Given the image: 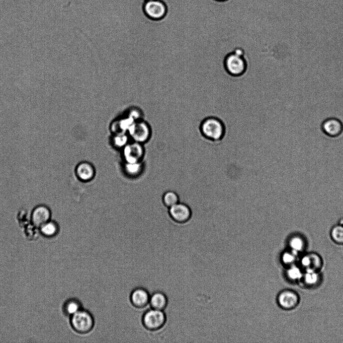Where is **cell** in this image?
I'll return each mask as SVG.
<instances>
[{
  "instance_id": "20",
  "label": "cell",
  "mask_w": 343,
  "mask_h": 343,
  "mask_svg": "<svg viewBox=\"0 0 343 343\" xmlns=\"http://www.w3.org/2000/svg\"><path fill=\"white\" fill-rule=\"evenodd\" d=\"M302 279L305 284L309 287H313L319 283L320 275L317 271L307 270L304 274Z\"/></svg>"
},
{
  "instance_id": "24",
  "label": "cell",
  "mask_w": 343,
  "mask_h": 343,
  "mask_svg": "<svg viewBox=\"0 0 343 343\" xmlns=\"http://www.w3.org/2000/svg\"><path fill=\"white\" fill-rule=\"evenodd\" d=\"M66 309L68 313L73 316L82 310V305L77 300H73L68 304Z\"/></svg>"
},
{
  "instance_id": "6",
  "label": "cell",
  "mask_w": 343,
  "mask_h": 343,
  "mask_svg": "<svg viewBox=\"0 0 343 343\" xmlns=\"http://www.w3.org/2000/svg\"><path fill=\"white\" fill-rule=\"evenodd\" d=\"M168 209L170 218L178 224H186L190 220L192 216L191 207L183 202H180Z\"/></svg>"
},
{
  "instance_id": "18",
  "label": "cell",
  "mask_w": 343,
  "mask_h": 343,
  "mask_svg": "<svg viewBox=\"0 0 343 343\" xmlns=\"http://www.w3.org/2000/svg\"><path fill=\"white\" fill-rule=\"evenodd\" d=\"M162 202L164 206L169 208L180 202V197L174 191L169 190L163 194Z\"/></svg>"
},
{
  "instance_id": "7",
  "label": "cell",
  "mask_w": 343,
  "mask_h": 343,
  "mask_svg": "<svg viewBox=\"0 0 343 343\" xmlns=\"http://www.w3.org/2000/svg\"><path fill=\"white\" fill-rule=\"evenodd\" d=\"M142 321L144 326L147 330L156 331L165 325L166 316L163 311L152 309L144 314Z\"/></svg>"
},
{
  "instance_id": "14",
  "label": "cell",
  "mask_w": 343,
  "mask_h": 343,
  "mask_svg": "<svg viewBox=\"0 0 343 343\" xmlns=\"http://www.w3.org/2000/svg\"><path fill=\"white\" fill-rule=\"evenodd\" d=\"M122 169L128 178L135 179L141 176L144 170L143 161L137 163L123 162Z\"/></svg>"
},
{
  "instance_id": "4",
  "label": "cell",
  "mask_w": 343,
  "mask_h": 343,
  "mask_svg": "<svg viewBox=\"0 0 343 343\" xmlns=\"http://www.w3.org/2000/svg\"><path fill=\"white\" fill-rule=\"evenodd\" d=\"M71 323L74 329L82 334L90 332L95 323L92 315L89 311L82 309L72 316Z\"/></svg>"
},
{
  "instance_id": "3",
  "label": "cell",
  "mask_w": 343,
  "mask_h": 343,
  "mask_svg": "<svg viewBox=\"0 0 343 343\" xmlns=\"http://www.w3.org/2000/svg\"><path fill=\"white\" fill-rule=\"evenodd\" d=\"M127 134L131 140L145 144L151 138L152 132L150 125L141 119L133 123Z\"/></svg>"
},
{
  "instance_id": "26",
  "label": "cell",
  "mask_w": 343,
  "mask_h": 343,
  "mask_svg": "<svg viewBox=\"0 0 343 343\" xmlns=\"http://www.w3.org/2000/svg\"><path fill=\"white\" fill-rule=\"evenodd\" d=\"M214 1L218 2H226V1H229V0H214Z\"/></svg>"
},
{
  "instance_id": "27",
  "label": "cell",
  "mask_w": 343,
  "mask_h": 343,
  "mask_svg": "<svg viewBox=\"0 0 343 343\" xmlns=\"http://www.w3.org/2000/svg\"><path fill=\"white\" fill-rule=\"evenodd\" d=\"M146 1H150V0H146Z\"/></svg>"
},
{
  "instance_id": "17",
  "label": "cell",
  "mask_w": 343,
  "mask_h": 343,
  "mask_svg": "<svg viewBox=\"0 0 343 343\" xmlns=\"http://www.w3.org/2000/svg\"><path fill=\"white\" fill-rule=\"evenodd\" d=\"M130 141L127 134H114L110 139V143L115 149L121 150Z\"/></svg>"
},
{
  "instance_id": "12",
  "label": "cell",
  "mask_w": 343,
  "mask_h": 343,
  "mask_svg": "<svg viewBox=\"0 0 343 343\" xmlns=\"http://www.w3.org/2000/svg\"><path fill=\"white\" fill-rule=\"evenodd\" d=\"M150 296L149 292L145 288H136L131 293V301L135 307L144 308L149 304Z\"/></svg>"
},
{
  "instance_id": "19",
  "label": "cell",
  "mask_w": 343,
  "mask_h": 343,
  "mask_svg": "<svg viewBox=\"0 0 343 343\" xmlns=\"http://www.w3.org/2000/svg\"><path fill=\"white\" fill-rule=\"evenodd\" d=\"M289 246L290 250L298 254L302 252L306 246V243L303 238L298 235L293 236L289 240Z\"/></svg>"
},
{
  "instance_id": "8",
  "label": "cell",
  "mask_w": 343,
  "mask_h": 343,
  "mask_svg": "<svg viewBox=\"0 0 343 343\" xmlns=\"http://www.w3.org/2000/svg\"><path fill=\"white\" fill-rule=\"evenodd\" d=\"M77 178L81 182L87 183L92 181L95 178L96 171L94 165L90 162L84 161L80 162L75 169Z\"/></svg>"
},
{
  "instance_id": "15",
  "label": "cell",
  "mask_w": 343,
  "mask_h": 343,
  "mask_svg": "<svg viewBox=\"0 0 343 343\" xmlns=\"http://www.w3.org/2000/svg\"><path fill=\"white\" fill-rule=\"evenodd\" d=\"M50 218V211L45 206L37 207L32 214V221L36 226H42L47 223Z\"/></svg>"
},
{
  "instance_id": "9",
  "label": "cell",
  "mask_w": 343,
  "mask_h": 343,
  "mask_svg": "<svg viewBox=\"0 0 343 343\" xmlns=\"http://www.w3.org/2000/svg\"><path fill=\"white\" fill-rule=\"evenodd\" d=\"M144 9L146 14L149 18L154 20L163 18L167 13L165 4L160 0L146 1Z\"/></svg>"
},
{
  "instance_id": "10",
  "label": "cell",
  "mask_w": 343,
  "mask_h": 343,
  "mask_svg": "<svg viewBox=\"0 0 343 343\" xmlns=\"http://www.w3.org/2000/svg\"><path fill=\"white\" fill-rule=\"evenodd\" d=\"M299 300L298 294L290 290L282 291L277 298L279 306L285 310H291L295 308L299 303Z\"/></svg>"
},
{
  "instance_id": "21",
  "label": "cell",
  "mask_w": 343,
  "mask_h": 343,
  "mask_svg": "<svg viewBox=\"0 0 343 343\" xmlns=\"http://www.w3.org/2000/svg\"><path fill=\"white\" fill-rule=\"evenodd\" d=\"M331 236L333 240L339 244H343V225H334L331 231Z\"/></svg>"
},
{
  "instance_id": "23",
  "label": "cell",
  "mask_w": 343,
  "mask_h": 343,
  "mask_svg": "<svg viewBox=\"0 0 343 343\" xmlns=\"http://www.w3.org/2000/svg\"><path fill=\"white\" fill-rule=\"evenodd\" d=\"M297 255V254L291 250L284 252L281 256L282 262L289 267L294 265L296 261Z\"/></svg>"
},
{
  "instance_id": "16",
  "label": "cell",
  "mask_w": 343,
  "mask_h": 343,
  "mask_svg": "<svg viewBox=\"0 0 343 343\" xmlns=\"http://www.w3.org/2000/svg\"><path fill=\"white\" fill-rule=\"evenodd\" d=\"M149 304L153 309L164 311L168 305L167 297L163 292L156 291L150 296Z\"/></svg>"
},
{
  "instance_id": "22",
  "label": "cell",
  "mask_w": 343,
  "mask_h": 343,
  "mask_svg": "<svg viewBox=\"0 0 343 343\" xmlns=\"http://www.w3.org/2000/svg\"><path fill=\"white\" fill-rule=\"evenodd\" d=\"M287 277L291 281L301 280L304 274L301 268L294 265L289 267L286 273Z\"/></svg>"
},
{
  "instance_id": "25",
  "label": "cell",
  "mask_w": 343,
  "mask_h": 343,
  "mask_svg": "<svg viewBox=\"0 0 343 343\" xmlns=\"http://www.w3.org/2000/svg\"><path fill=\"white\" fill-rule=\"evenodd\" d=\"M56 225L53 223H46L42 226L41 231L46 235L52 236L56 233Z\"/></svg>"
},
{
  "instance_id": "13",
  "label": "cell",
  "mask_w": 343,
  "mask_h": 343,
  "mask_svg": "<svg viewBox=\"0 0 343 343\" xmlns=\"http://www.w3.org/2000/svg\"><path fill=\"white\" fill-rule=\"evenodd\" d=\"M301 264L306 271L312 270L318 272L322 267V261L318 254L310 253L303 257Z\"/></svg>"
},
{
  "instance_id": "2",
  "label": "cell",
  "mask_w": 343,
  "mask_h": 343,
  "mask_svg": "<svg viewBox=\"0 0 343 343\" xmlns=\"http://www.w3.org/2000/svg\"><path fill=\"white\" fill-rule=\"evenodd\" d=\"M224 65L227 72L231 76H242L246 72L248 68L243 50L237 49L228 54L225 58Z\"/></svg>"
},
{
  "instance_id": "1",
  "label": "cell",
  "mask_w": 343,
  "mask_h": 343,
  "mask_svg": "<svg viewBox=\"0 0 343 343\" xmlns=\"http://www.w3.org/2000/svg\"><path fill=\"white\" fill-rule=\"evenodd\" d=\"M199 132L205 139L212 142H220L226 136V126L223 121L216 117L204 118L199 127Z\"/></svg>"
},
{
  "instance_id": "11",
  "label": "cell",
  "mask_w": 343,
  "mask_h": 343,
  "mask_svg": "<svg viewBox=\"0 0 343 343\" xmlns=\"http://www.w3.org/2000/svg\"><path fill=\"white\" fill-rule=\"evenodd\" d=\"M322 132L330 137H336L340 135L343 131L342 122L337 118H329L322 123Z\"/></svg>"
},
{
  "instance_id": "5",
  "label": "cell",
  "mask_w": 343,
  "mask_h": 343,
  "mask_svg": "<svg viewBox=\"0 0 343 343\" xmlns=\"http://www.w3.org/2000/svg\"><path fill=\"white\" fill-rule=\"evenodd\" d=\"M121 151L123 162L126 163L143 162L146 153L144 144L132 140Z\"/></svg>"
}]
</instances>
